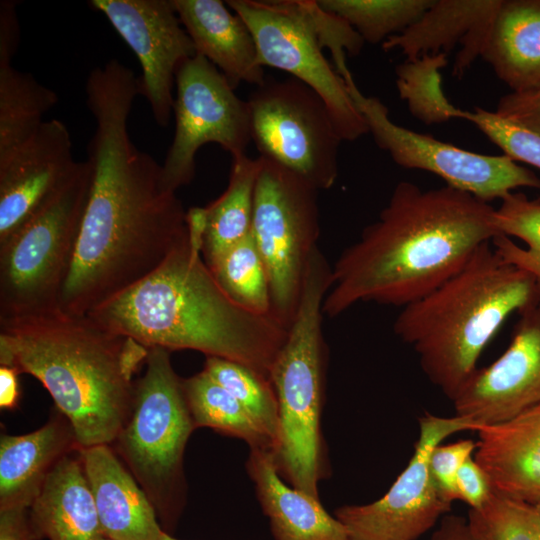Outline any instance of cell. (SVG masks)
Returning <instances> with one entry per match:
<instances>
[{
	"label": "cell",
	"instance_id": "6da1fadb",
	"mask_svg": "<svg viewBox=\"0 0 540 540\" xmlns=\"http://www.w3.org/2000/svg\"><path fill=\"white\" fill-rule=\"evenodd\" d=\"M95 122L87 147L92 183L58 309L84 316L155 271L188 232L187 212L162 166L139 150L128 118L138 77L113 59L86 81Z\"/></svg>",
	"mask_w": 540,
	"mask_h": 540
},
{
	"label": "cell",
	"instance_id": "7a4b0ae2",
	"mask_svg": "<svg viewBox=\"0 0 540 540\" xmlns=\"http://www.w3.org/2000/svg\"><path fill=\"white\" fill-rule=\"evenodd\" d=\"M498 235L490 203L447 185L423 190L401 181L377 220L332 266L323 313L334 318L361 302L404 307L458 273Z\"/></svg>",
	"mask_w": 540,
	"mask_h": 540
},
{
	"label": "cell",
	"instance_id": "3957f363",
	"mask_svg": "<svg viewBox=\"0 0 540 540\" xmlns=\"http://www.w3.org/2000/svg\"><path fill=\"white\" fill-rule=\"evenodd\" d=\"M188 232L151 274L87 316L149 348L195 350L246 365L270 379L288 329L250 311L220 287L202 252L203 208L187 211Z\"/></svg>",
	"mask_w": 540,
	"mask_h": 540
},
{
	"label": "cell",
	"instance_id": "277c9868",
	"mask_svg": "<svg viewBox=\"0 0 540 540\" xmlns=\"http://www.w3.org/2000/svg\"><path fill=\"white\" fill-rule=\"evenodd\" d=\"M149 349L59 309L0 319V365L38 379L70 422L80 448L114 443L131 412Z\"/></svg>",
	"mask_w": 540,
	"mask_h": 540
},
{
	"label": "cell",
	"instance_id": "5b68a950",
	"mask_svg": "<svg viewBox=\"0 0 540 540\" xmlns=\"http://www.w3.org/2000/svg\"><path fill=\"white\" fill-rule=\"evenodd\" d=\"M538 298L537 279L504 263L485 243L458 273L404 306L393 329L413 347L431 383L452 400L507 318L536 306Z\"/></svg>",
	"mask_w": 540,
	"mask_h": 540
},
{
	"label": "cell",
	"instance_id": "8992f818",
	"mask_svg": "<svg viewBox=\"0 0 540 540\" xmlns=\"http://www.w3.org/2000/svg\"><path fill=\"white\" fill-rule=\"evenodd\" d=\"M332 266L316 247L305 273L299 305L270 371L279 407L274 448L278 472L306 494L319 498L324 477L320 417L325 391L326 344L323 302Z\"/></svg>",
	"mask_w": 540,
	"mask_h": 540
},
{
	"label": "cell",
	"instance_id": "52a82bcc",
	"mask_svg": "<svg viewBox=\"0 0 540 540\" xmlns=\"http://www.w3.org/2000/svg\"><path fill=\"white\" fill-rule=\"evenodd\" d=\"M195 428L170 351L149 348L145 371L135 381L131 412L114 443L163 531L171 535L185 503L183 456Z\"/></svg>",
	"mask_w": 540,
	"mask_h": 540
},
{
	"label": "cell",
	"instance_id": "ba28073f",
	"mask_svg": "<svg viewBox=\"0 0 540 540\" xmlns=\"http://www.w3.org/2000/svg\"><path fill=\"white\" fill-rule=\"evenodd\" d=\"M91 183L89 161L78 162L63 188L0 243V319L58 309Z\"/></svg>",
	"mask_w": 540,
	"mask_h": 540
},
{
	"label": "cell",
	"instance_id": "9c48e42d",
	"mask_svg": "<svg viewBox=\"0 0 540 540\" xmlns=\"http://www.w3.org/2000/svg\"><path fill=\"white\" fill-rule=\"evenodd\" d=\"M257 158L251 234L266 268L272 314L288 329L318 247L320 190L285 167Z\"/></svg>",
	"mask_w": 540,
	"mask_h": 540
},
{
	"label": "cell",
	"instance_id": "30bf717a",
	"mask_svg": "<svg viewBox=\"0 0 540 540\" xmlns=\"http://www.w3.org/2000/svg\"><path fill=\"white\" fill-rule=\"evenodd\" d=\"M251 139L259 156L298 174L319 190L338 176L342 139L323 99L290 77L265 80L247 99Z\"/></svg>",
	"mask_w": 540,
	"mask_h": 540
},
{
	"label": "cell",
	"instance_id": "8fae6325",
	"mask_svg": "<svg viewBox=\"0 0 540 540\" xmlns=\"http://www.w3.org/2000/svg\"><path fill=\"white\" fill-rule=\"evenodd\" d=\"M251 30L262 67L283 70L327 105L342 141L369 133L346 84L326 59L311 15V0H228Z\"/></svg>",
	"mask_w": 540,
	"mask_h": 540
},
{
	"label": "cell",
	"instance_id": "7c38bea8",
	"mask_svg": "<svg viewBox=\"0 0 540 540\" xmlns=\"http://www.w3.org/2000/svg\"><path fill=\"white\" fill-rule=\"evenodd\" d=\"M342 79L376 145L397 165L435 174L447 186L486 203L520 187L540 189V177L507 155L475 153L404 128L390 119L388 107L379 98L360 91L350 71Z\"/></svg>",
	"mask_w": 540,
	"mask_h": 540
},
{
	"label": "cell",
	"instance_id": "4fadbf2b",
	"mask_svg": "<svg viewBox=\"0 0 540 540\" xmlns=\"http://www.w3.org/2000/svg\"><path fill=\"white\" fill-rule=\"evenodd\" d=\"M175 85V133L161 165L163 184L174 192L193 180L203 145L216 143L233 159L247 155L252 141L248 101L206 58L196 54L182 63Z\"/></svg>",
	"mask_w": 540,
	"mask_h": 540
},
{
	"label": "cell",
	"instance_id": "5bb4252c",
	"mask_svg": "<svg viewBox=\"0 0 540 540\" xmlns=\"http://www.w3.org/2000/svg\"><path fill=\"white\" fill-rule=\"evenodd\" d=\"M480 427L458 415L421 416L412 457L389 490L374 502L335 511L350 540H417L432 529L452 504L440 496L431 478V452L449 436Z\"/></svg>",
	"mask_w": 540,
	"mask_h": 540
},
{
	"label": "cell",
	"instance_id": "9a60e30c",
	"mask_svg": "<svg viewBox=\"0 0 540 540\" xmlns=\"http://www.w3.org/2000/svg\"><path fill=\"white\" fill-rule=\"evenodd\" d=\"M106 16L141 66L139 95L150 105L157 125L166 127L173 112V85L179 67L196 55L172 0H91Z\"/></svg>",
	"mask_w": 540,
	"mask_h": 540
},
{
	"label": "cell",
	"instance_id": "2e32d148",
	"mask_svg": "<svg viewBox=\"0 0 540 540\" xmlns=\"http://www.w3.org/2000/svg\"><path fill=\"white\" fill-rule=\"evenodd\" d=\"M520 315L504 353L477 368L451 400L455 415L482 427L508 421L540 403V311L536 305Z\"/></svg>",
	"mask_w": 540,
	"mask_h": 540
},
{
	"label": "cell",
	"instance_id": "e0dca14e",
	"mask_svg": "<svg viewBox=\"0 0 540 540\" xmlns=\"http://www.w3.org/2000/svg\"><path fill=\"white\" fill-rule=\"evenodd\" d=\"M77 163L70 133L58 119L44 121L23 144L0 158V243L63 188Z\"/></svg>",
	"mask_w": 540,
	"mask_h": 540
},
{
	"label": "cell",
	"instance_id": "ac0fdd59",
	"mask_svg": "<svg viewBox=\"0 0 540 540\" xmlns=\"http://www.w3.org/2000/svg\"><path fill=\"white\" fill-rule=\"evenodd\" d=\"M104 537L158 540L163 529L154 506L110 445L80 448Z\"/></svg>",
	"mask_w": 540,
	"mask_h": 540
},
{
	"label": "cell",
	"instance_id": "d6986e66",
	"mask_svg": "<svg viewBox=\"0 0 540 540\" xmlns=\"http://www.w3.org/2000/svg\"><path fill=\"white\" fill-rule=\"evenodd\" d=\"M195 52L210 61L236 89L266 78L254 36L244 20L220 0H172Z\"/></svg>",
	"mask_w": 540,
	"mask_h": 540
},
{
	"label": "cell",
	"instance_id": "ffe728a7",
	"mask_svg": "<svg viewBox=\"0 0 540 540\" xmlns=\"http://www.w3.org/2000/svg\"><path fill=\"white\" fill-rule=\"evenodd\" d=\"M474 459L503 496L540 504V403L477 431Z\"/></svg>",
	"mask_w": 540,
	"mask_h": 540
},
{
	"label": "cell",
	"instance_id": "44dd1931",
	"mask_svg": "<svg viewBox=\"0 0 540 540\" xmlns=\"http://www.w3.org/2000/svg\"><path fill=\"white\" fill-rule=\"evenodd\" d=\"M80 448L67 418L56 414L24 435L0 437V510L30 508L47 477L69 453Z\"/></svg>",
	"mask_w": 540,
	"mask_h": 540
},
{
	"label": "cell",
	"instance_id": "7402d4cb",
	"mask_svg": "<svg viewBox=\"0 0 540 540\" xmlns=\"http://www.w3.org/2000/svg\"><path fill=\"white\" fill-rule=\"evenodd\" d=\"M500 3L501 0H434L415 23L388 38L382 49L398 50L405 61H413L424 55H447L460 44L456 62L468 67L477 58L483 34Z\"/></svg>",
	"mask_w": 540,
	"mask_h": 540
},
{
	"label": "cell",
	"instance_id": "603a6c76",
	"mask_svg": "<svg viewBox=\"0 0 540 540\" xmlns=\"http://www.w3.org/2000/svg\"><path fill=\"white\" fill-rule=\"evenodd\" d=\"M246 468L275 540H350L319 498L284 483L273 450L250 449Z\"/></svg>",
	"mask_w": 540,
	"mask_h": 540
},
{
	"label": "cell",
	"instance_id": "cb8c5ba5",
	"mask_svg": "<svg viewBox=\"0 0 540 540\" xmlns=\"http://www.w3.org/2000/svg\"><path fill=\"white\" fill-rule=\"evenodd\" d=\"M480 56L511 92L540 90V0H501Z\"/></svg>",
	"mask_w": 540,
	"mask_h": 540
},
{
	"label": "cell",
	"instance_id": "d4e9b609",
	"mask_svg": "<svg viewBox=\"0 0 540 540\" xmlns=\"http://www.w3.org/2000/svg\"><path fill=\"white\" fill-rule=\"evenodd\" d=\"M29 511L40 539L99 540L103 536L80 448L55 466Z\"/></svg>",
	"mask_w": 540,
	"mask_h": 540
},
{
	"label": "cell",
	"instance_id": "484cf974",
	"mask_svg": "<svg viewBox=\"0 0 540 540\" xmlns=\"http://www.w3.org/2000/svg\"><path fill=\"white\" fill-rule=\"evenodd\" d=\"M20 27L14 21L0 24V158L23 144L44 122L58 102L56 93L30 73L16 69Z\"/></svg>",
	"mask_w": 540,
	"mask_h": 540
},
{
	"label": "cell",
	"instance_id": "4316f807",
	"mask_svg": "<svg viewBox=\"0 0 540 540\" xmlns=\"http://www.w3.org/2000/svg\"><path fill=\"white\" fill-rule=\"evenodd\" d=\"M258 167V158H233L226 189L203 207L201 252L208 267L251 233Z\"/></svg>",
	"mask_w": 540,
	"mask_h": 540
},
{
	"label": "cell",
	"instance_id": "83f0119b",
	"mask_svg": "<svg viewBox=\"0 0 540 540\" xmlns=\"http://www.w3.org/2000/svg\"><path fill=\"white\" fill-rule=\"evenodd\" d=\"M195 427H209L245 441L250 449L274 450L271 438L247 410L203 370L182 379Z\"/></svg>",
	"mask_w": 540,
	"mask_h": 540
},
{
	"label": "cell",
	"instance_id": "f1b7e54d",
	"mask_svg": "<svg viewBox=\"0 0 540 540\" xmlns=\"http://www.w3.org/2000/svg\"><path fill=\"white\" fill-rule=\"evenodd\" d=\"M495 208L499 234L491 243L501 260L540 282V198L511 192Z\"/></svg>",
	"mask_w": 540,
	"mask_h": 540
},
{
	"label": "cell",
	"instance_id": "f546056e",
	"mask_svg": "<svg viewBox=\"0 0 540 540\" xmlns=\"http://www.w3.org/2000/svg\"><path fill=\"white\" fill-rule=\"evenodd\" d=\"M327 12L350 24L369 44H383L403 32L434 0H317Z\"/></svg>",
	"mask_w": 540,
	"mask_h": 540
},
{
	"label": "cell",
	"instance_id": "4dcf8cb0",
	"mask_svg": "<svg viewBox=\"0 0 540 540\" xmlns=\"http://www.w3.org/2000/svg\"><path fill=\"white\" fill-rule=\"evenodd\" d=\"M224 292L237 304L264 315H273L268 276L250 233L209 266Z\"/></svg>",
	"mask_w": 540,
	"mask_h": 540
},
{
	"label": "cell",
	"instance_id": "1f68e13d",
	"mask_svg": "<svg viewBox=\"0 0 540 540\" xmlns=\"http://www.w3.org/2000/svg\"><path fill=\"white\" fill-rule=\"evenodd\" d=\"M203 371L247 410L275 448L279 407L271 380L246 365L219 357H206Z\"/></svg>",
	"mask_w": 540,
	"mask_h": 540
},
{
	"label": "cell",
	"instance_id": "d6a6232c",
	"mask_svg": "<svg viewBox=\"0 0 540 540\" xmlns=\"http://www.w3.org/2000/svg\"><path fill=\"white\" fill-rule=\"evenodd\" d=\"M447 55H424L405 61L396 67V86L401 99L406 101L414 117L426 125L450 120L452 104L444 95L440 70L446 65Z\"/></svg>",
	"mask_w": 540,
	"mask_h": 540
},
{
	"label": "cell",
	"instance_id": "836d02e7",
	"mask_svg": "<svg viewBox=\"0 0 540 540\" xmlns=\"http://www.w3.org/2000/svg\"><path fill=\"white\" fill-rule=\"evenodd\" d=\"M467 520L482 540H540L537 505L495 491L483 507L469 510Z\"/></svg>",
	"mask_w": 540,
	"mask_h": 540
},
{
	"label": "cell",
	"instance_id": "e575fe53",
	"mask_svg": "<svg viewBox=\"0 0 540 540\" xmlns=\"http://www.w3.org/2000/svg\"><path fill=\"white\" fill-rule=\"evenodd\" d=\"M449 116L473 123L514 161L540 169V134L481 107L467 111L453 106Z\"/></svg>",
	"mask_w": 540,
	"mask_h": 540
},
{
	"label": "cell",
	"instance_id": "d590c367",
	"mask_svg": "<svg viewBox=\"0 0 540 540\" xmlns=\"http://www.w3.org/2000/svg\"><path fill=\"white\" fill-rule=\"evenodd\" d=\"M477 443L471 439L439 444L431 452L429 470L440 496L451 503L457 500L456 477L466 460L473 457Z\"/></svg>",
	"mask_w": 540,
	"mask_h": 540
},
{
	"label": "cell",
	"instance_id": "8d00e7d4",
	"mask_svg": "<svg viewBox=\"0 0 540 540\" xmlns=\"http://www.w3.org/2000/svg\"><path fill=\"white\" fill-rule=\"evenodd\" d=\"M457 500L466 503L470 510L483 507L494 494L491 481L474 456L465 461L456 477Z\"/></svg>",
	"mask_w": 540,
	"mask_h": 540
},
{
	"label": "cell",
	"instance_id": "74e56055",
	"mask_svg": "<svg viewBox=\"0 0 540 540\" xmlns=\"http://www.w3.org/2000/svg\"><path fill=\"white\" fill-rule=\"evenodd\" d=\"M495 112L540 134V90L526 93L510 92L499 100Z\"/></svg>",
	"mask_w": 540,
	"mask_h": 540
},
{
	"label": "cell",
	"instance_id": "f35d334b",
	"mask_svg": "<svg viewBox=\"0 0 540 540\" xmlns=\"http://www.w3.org/2000/svg\"><path fill=\"white\" fill-rule=\"evenodd\" d=\"M29 508L0 510V540H39Z\"/></svg>",
	"mask_w": 540,
	"mask_h": 540
},
{
	"label": "cell",
	"instance_id": "ab89813d",
	"mask_svg": "<svg viewBox=\"0 0 540 540\" xmlns=\"http://www.w3.org/2000/svg\"><path fill=\"white\" fill-rule=\"evenodd\" d=\"M429 540H482L472 529L467 519L449 515L443 516Z\"/></svg>",
	"mask_w": 540,
	"mask_h": 540
},
{
	"label": "cell",
	"instance_id": "60d3db41",
	"mask_svg": "<svg viewBox=\"0 0 540 540\" xmlns=\"http://www.w3.org/2000/svg\"><path fill=\"white\" fill-rule=\"evenodd\" d=\"M19 372L9 366L0 365V407L13 410L20 401Z\"/></svg>",
	"mask_w": 540,
	"mask_h": 540
},
{
	"label": "cell",
	"instance_id": "b9f144b4",
	"mask_svg": "<svg viewBox=\"0 0 540 540\" xmlns=\"http://www.w3.org/2000/svg\"><path fill=\"white\" fill-rule=\"evenodd\" d=\"M158 540H179V539H176L171 534H168L165 531H163Z\"/></svg>",
	"mask_w": 540,
	"mask_h": 540
},
{
	"label": "cell",
	"instance_id": "7bdbcfd3",
	"mask_svg": "<svg viewBox=\"0 0 540 540\" xmlns=\"http://www.w3.org/2000/svg\"><path fill=\"white\" fill-rule=\"evenodd\" d=\"M537 307H538V309L540 311V282H539V298H538Z\"/></svg>",
	"mask_w": 540,
	"mask_h": 540
},
{
	"label": "cell",
	"instance_id": "ee69618b",
	"mask_svg": "<svg viewBox=\"0 0 540 540\" xmlns=\"http://www.w3.org/2000/svg\"><path fill=\"white\" fill-rule=\"evenodd\" d=\"M99 540H111V539L102 536Z\"/></svg>",
	"mask_w": 540,
	"mask_h": 540
},
{
	"label": "cell",
	"instance_id": "f6af8a7d",
	"mask_svg": "<svg viewBox=\"0 0 540 540\" xmlns=\"http://www.w3.org/2000/svg\"><path fill=\"white\" fill-rule=\"evenodd\" d=\"M537 507H538V509H539V511H540V504H539V505H537Z\"/></svg>",
	"mask_w": 540,
	"mask_h": 540
}]
</instances>
